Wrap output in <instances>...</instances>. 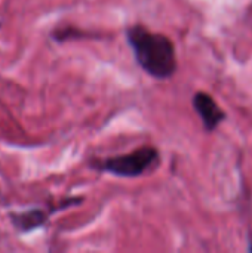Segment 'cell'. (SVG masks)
Returning <instances> with one entry per match:
<instances>
[{
    "mask_svg": "<svg viewBox=\"0 0 252 253\" xmlns=\"http://www.w3.org/2000/svg\"><path fill=\"white\" fill-rule=\"evenodd\" d=\"M250 251H251V252H252V246H251V248H250Z\"/></svg>",
    "mask_w": 252,
    "mask_h": 253,
    "instance_id": "5",
    "label": "cell"
},
{
    "mask_svg": "<svg viewBox=\"0 0 252 253\" xmlns=\"http://www.w3.org/2000/svg\"><path fill=\"white\" fill-rule=\"evenodd\" d=\"M159 163V151L153 147H141L132 153L116 156L98 165L100 170L120 178H138Z\"/></svg>",
    "mask_w": 252,
    "mask_h": 253,
    "instance_id": "2",
    "label": "cell"
},
{
    "mask_svg": "<svg viewBox=\"0 0 252 253\" xmlns=\"http://www.w3.org/2000/svg\"><path fill=\"white\" fill-rule=\"evenodd\" d=\"M126 39L140 67L156 79H168L177 71L175 47L169 37L151 33L143 25L126 30Z\"/></svg>",
    "mask_w": 252,
    "mask_h": 253,
    "instance_id": "1",
    "label": "cell"
},
{
    "mask_svg": "<svg viewBox=\"0 0 252 253\" xmlns=\"http://www.w3.org/2000/svg\"><path fill=\"white\" fill-rule=\"evenodd\" d=\"M46 218H48L46 213H43L39 209H33V211H28V212L12 215V224L19 231H31L33 228H37V227L43 225Z\"/></svg>",
    "mask_w": 252,
    "mask_h": 253,
    "instance_id": "4",
    "label": "cell"
},
{
    "mask_svg": "<svg viewBox=\"0 0 252 253\" xmlns=\"http://www.w3.org/2000/svg\"><path fill=\"white\" fill-rule=\"evenodd\" d=\"M193 107L201 116L206 130H214L223 120L224 111L217 105V102L208 93L199 92L193 96Z\"/></svg>",
    "mask_w": 252,
    "mask_h": 253,
    "instance_id": "3",
    "label": "cell"
}]
</instances>
